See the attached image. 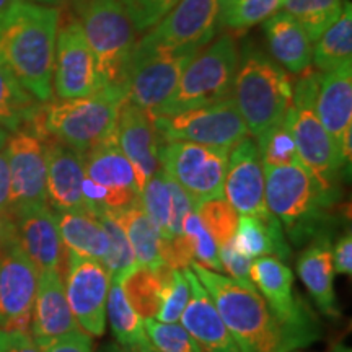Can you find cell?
I'll return each instance as SVG.
<instances>
[{
	"label": "cell",
	"mask_w": 352,
	"mask_h": 352,
	"mask_svg": "<svg viewBox=\"0 0 352 352\" xmlns=\"http://www.w3.org/2000/svg\"><path fill=\"white\" fill-rule=\"evenodd\" d=\"M59 10L15 0L0 15V65L43 103L52 96Z\"/></svg>",
	"instance_id": "cell-1"
},
{
	"label": "cell",
	"mask_w": 352,
	"mask_h": 352,
	"mask_svg": "<svg viewBox=\"0 0 352 352\" xmlns=\"http://www.w3.org/2000/svg\"><path fill=\"white\" fill-rule=\"evenodd\" d=\"M191 270L208 290L240 352H292L310 344L272 314L254 285L236 283L197 263Z\"/></svg>",
	"instance_id": "cell-2"
},
{
	"label": "cell",
	"mask_w": 352,
	"mask_h": 352,
	"mask_svg": "<svg viewBox=\"0 0 352 352\" xmlns=\"http://www.w3.org/2000/svg\"><path fill=\"white\" fill-rule=\"evenodd\" d=\"M126 98L127 87H103L82 98L38 104L23 127L43 142L57 140L83 155L116 135L118 116Z\"/></svg>",
	"instance_id": "cell-3"
},
{
	"label": "cell",
	"mask_w": 352,
	"mask_h": 352,
	"mask_svg": "<svg viewBox=\"0 0 352 352\" xmlns=\"http://www.w3.org/2000/svg\"><path fill=\"white\" fill-rule=\"evenodd\" d=\"M264 170L266 208L297 243L323 233V223L338 199L336 188L324 184L300 162Z\"/></svg>",
	"instance_id": "cell-4"
},
{
	"label": "cell",
	"mask_w": 352,
	"mask_h": 352,
	"mask_svg": "<svg viewBox=\"0 0 352 352\" xmlns=\"http://www.w3.org/2000/svg\"><path fill=\"white\" fill-rule=\"evenodd\" d=\"M287 72L261 51L245 52L233 80L232 98L253 138L279 126L292 103Z\"/></svg>",
	"instance_id": "cell-5"
},
{
	"label": "cell",
	"mask_w": 352,
	"mask_h": 352,
	"mask_svg": "<svg viewBox=\"0 0 352 352\" xmlns=\"http://www.w3.org/2000/svg\"><path fill=\"white\" fill-rule=\"evenodd\" d=\"M239 63L240 52L235 39L228 34L220 36L189 60L173 94L153 109L152 118L179 114L232 96Z\"/></svg>",
	"instance_id": "cell-6"
},
{
	"label": "cell",
	"mask_w": 352,
	"mask_h": 352,
	"mask_svg": "<svg viewBox=\"0 0 352 352\" xmlns=\"http://www.w3.org/2000/svg\"><path fill=\"white\" fill-rule=\"evenodd\" d=\"M321 76L323 74L316 69L303 70L302 77L294 83L292 103L283 124L296 142L298 162L324 184L336 188L338 175L344 166L336 144L315 113Z\"/></svg>",
	"instance_id": "cell-7"
},
{
	"label": "cell",
	"mask_w": 352,
	"mask_h": 352,
	"mask_svg": "<svg viewBox=\"0 0 352 352\" xmlns=\"http://www.w3.org/2000/svg\"><path fill=\"white\" fill-rule=\"evenodd\" d=\"M78 15L103 85L127 87V72L138 41L121 0H80Z\"/></svg>",
	"instance_id": "cell-8"
},
{
	"label": "cell",
	"mask_w": 352,
	"mask_h": 352,
	"mask_svg": "<svg viewBox=\"0 0 352 352\" xmlns=\"http://www.w3.org/2000/svg\"><path fill=\"white\" fill-rule=\"evenodd\" d=\"M153 124L160 142H191L227 151L248 135L232 96L179 114L157 116Z\"/></svg>",
	"instance_id": "cell-9"
},
{
	"label": "cell",
	"mask_w": 352,
	"mask_h": 352,
	"mask_svg": "<svg viewBox=\"0 0 352 352\" xmlns=\"http://www.w3.org/2000/svg\"><path fill=\"white\" fill-rule=\"evenodd\" d=\"M158 160L171 179L191 197L192 204L223 197L228 151L191 142H160Z\"/></svg>",
	"instance_id": "cell-10"
},
{
	"label": "cell",
	"mask_w": 352,
	"mask_h": 352,
	"mask_svg": "<svg viewBox=\"0 0 352 352\" xmlns=\"http://www.w3.org/2000/svg\"><path fill=\"white\" fill-rule=\"evenodd\" d=\"M196 50H171L135 43L127 72V100L152 113L178 85Z\"/></svg>",
	"instance_id": "cell-11"
},
{
	"label": "cell",
	"mask_w": 352,
	"mask_h": 352,
	"mask_svg": "<svg viewBox=\"0 0 352 352\" xmlns=\"http://www.w3.org/2000/svg\"><path fill=\"white\" fill-rule=\"evenodd\" d=\"M65 296L78 328L100 338L107 329V302L111 277L100 261L69 252L65 258Z\"/></svg>",
	"instance_id": "cell-12"
},
{
	"label": "cell",
	"mask_w": 352,
	"mask_h": 352,
	"mask_svg": "<svg viewBox=\"0 0 352 352\" xmlns=\"http://www.w3.org/2000/svg\"><path fill=\"white\" fill-rule=\"evenodd\" d=\"M39 271L19 241L0 250V329L30 333Z\"/></svg>",
	"instance_id": "cell-13"
},
{
	"label": "cell",
	"mask_w": 352,
	"mask_h": 352,
	"mask_svg": "<svg viewBox=\"0 0 352 352\" xmlns=\"http://www.w3.org/2000/svg\"><path fill=\"white\" fill-rule=\"evenodd\" d=\"M52 82L57 96L63 100L94 95L104 87L80 21L74 16L65 20L57 32Z\"/></svg>",
	"instance_id": "cell-14"
},
{
	"label": "cell",
	"mask_w": 352,
	"mask_h": 352,
	"mask_svg": "<svg viewBox=\"0 0 352 352\" xmlns=\"http://www.w3.org/2000/svg\"><path fill=\"white\" fill-rule=\"evenodd\" d=\"M252 283L266 300L277 318L285 327L300 334L308 342L320 336L318 324L311 316L308 307L294 292L292 270L274 256L258 258L252 264Z\"/></svg>",
	"instance_id": "cell-15"
},
{
	"label": "cell",
	"mask_w": 352,
	"mask_h": 352,
	"mask_svg": "<svg viewBox=\"0 0 352 352\" xmlns=\"http://www.w3.org/2000/svg\"><path fill=\"white\" fill-rule=\"evenodd\" d=\"M219 0H182L139 43L201 51L217 32Z\"/></svg>",
	"instance_id": "cell-16"
},
{
	"label": "cell",
	"mask_w": 352,
	"mask_h": 352,
	"mask_svg": "<svg viewBox=\"0 0 352 352\" xmlns=\"http://www.w3.org/2000/svg\"><path fill=\"white\" fill-rule=\"evenodd\" d=\"M6 152L10 168V210L47 204L46 145L26 127L8 135Z\"/></svg>",
	"instance_id": "cell-17"
},
{
	"label": "cell",
	"mask_w": 352,
	"mask_h": 352,
	"mask_svg": "<svg viewBox=\"0 0 352 352\" xmlns=\"http://www.w3.org/2000/svg\"><path fill=\"white\" fill-rule=\"evenodd\" d=\"M223 196L240 215L263 217L270 214L264 201V170L258 144L248 135L233 145L228 155Z\"/></svg>",
	"instance_id": "cell-18"
},
{
	"label": "cell",
	"mask_w": 352,
	"mask_h": 352,
	"mask_svg": "<svg viewBox=\"0 0 352 352\" xmlns=\"http://www.w3.org/2000/svg\"><path fill=\"white\" fill-rule=\"evenodd\" d=\"M16 240L39 272L57 271L64 276L67 248L60 239L56 212L47 204L12 210Z\"/></svg>",
	"instance_id": "cell-19"
},
{
	"label": "cell",
	"mask_w": 352,
	"mask_h": 352,
	"mask_svg": "<svg viewBox=\"0 0 352 352\" xmlns=\"http://www.w3.org/2000/svg\"><path fill=\"white\" fill-rule=\"evenodd\" d=\"M85 176L108 189L107 210H121L140 202L134 168L118 145L116 135L82 155Z\"/></svg>",
	"instance_id": "cell-20"
},
{
	"label": "cell",
	"mask_w": 352,
	"mask_h": 352,
	"mask_svg": "<svg viewBox=\"0 0 352 352\" xmlns=\"http://www.w3.org/2000/svg\"><path fill=\"white\" fill-rule=\"evenodd\" d=\"M116 140L120 148L134 168L139 191L160 168L158 140L152 114L138 104L124 100L116 124Z\"/></svg>",
	"instance_id": "cell-21"
},
{
	"label": "cell",
	"mask_w": 352,
	"mask_h": 352,
	"mask_svg": "<svg viewBox=\"0 0 352 352\" xmlns=\"http://www.w3.org/2000/svg\"><path fill=\"white\" fill-rule=\"evenodd\" d=\"M76 329L80 328L69 307L64 276L57 271L39 272L32 328H30L33 341L39 347H44L47 342Z\"/></svg>",
	"instance_id": "cell-22"
},
{
	"label": "cell",
	"mask_w": 352,
	"mask_h": 352,
	"mask_svg": "<svg viewBox=\"0 0 352 352\" xmlns=\"http://www.w3.org/2000/svg\"><path fill=\"white\" fill-rule=\"evenodd\" d=\"M183 272L191 287V297L179 318L182 327L202 352H240L208 290L202 287L192 270L184 267Z\"/></svg>",
	"instance_id": "cell-23"
},
{
	"label": "cell",
	"mask_w": 352,
	"mask_h": 352,
	"mask_svg": "<svg viewBox=\"0 0 352 352\" xmlns=\"http://www.w3.org/2000/svg\"><path fill=\"white\" fill-rule=\"evenodd\" d=\"M46 197L59 210L85 209L82 183L85 178L82 155L57 140H46Z\"/></svg>",
	"instance_id": "cell-24"
},
{
	"label": "cell",
	"mask_w": 352,
	"mask_h": 352,
	"mask_svg": "<svg viewBox=\"0 0 352 352\" xmlns=\"http://www.w3.org/2000/svg\"><path fill=\"white\" fill-rule=\"evenodd\" d=\"M315 113L341 155L346 135L352 132V64L321 76Z\"/></svg>",
	"instance_id": "cell-25"
},
{
	"label": "cell",
	"mask_w": 352,
	"mask_h": 352,
	"mask_svg": "<svg viewBox=\"0 0 352 352\" xmlns=\"http://www.w3.org/2000/svg\"><path fill=\"white\" fill-rule=\"evenodd\" d=\"M297 274L324 315H340L334 294L333 243L328 233L316 235L303 250L297 259Z\"/></svg>",
	"instance_id": "cell-26"
},
{
	"label": "cell",
	"mask_w": 352,
	"mask_h": 352,
	"mask_svg": "<svg viewBox=\"0 0 352 352\" xmlns=\"http://www.w3.org/2000/svg\"><path fill=\"white\" fill-rule=\"evenodd\" d=\"M264 34L272 57L290 74H302L311 65L310 38L305 30L287 13H276L270 20L264 21Z\"/></svg>",
	"instance_id": "cell-27"
},
{
	"label": "cell",
	"mask_w": 352,
	"mask_h": 352,
	"mask_svg": "<svg viewBox=\"0 0 352 352\" xmlns=\"http://www.w3.org/2000/svg\"><path fill=\"white\" fill-rule=\"evenodd\" d=\"M233 243L248 258L274 256L280 261L290 258L283 226L271 212L263 217L240 215Z\"/></svg>",
	"instance_id": "cell-28"
},
{
	"label": "cell",
	"mask_w": 352,
	"mask_h": 352,
	"mask_svg": "<svg viewBox=\"0 0 352 352\" xmlns=\"http://www.w3.org/2000/svg\"><path fill=\"white\" fill-rule=\"evenodd\" d=\"M56 219L60 239L69 252L103 263L108 252V235L95 214L85 209L59 210Z\"/></svg>",
	"instance_id": "cell-29"
},
{
	"label": "cell",
	"mask_w": 352,
	"mask_h": 352,
	"mask_svg": "<svg viewBox=\"0 0 352 352\" xmlns=\"http://www.w3.org/2000/svg\"><path fill=\"white\" fill-rule=\"evenodd\" d=\"M124 230L138 266L158 270L165 266L164 248L166 239L144 212L140 202L121 210H109Z\"/></svg>",
	"instance_id": "cell-30"
},
{
	"label": "cell",
	"mask_w": 352,
	"mask_h": 352,
	"mask_svg": "<svg viewBox=\"0 0 352 352\" xmlns=\"http://www.w3.org/2000/svg\"><path fill=\"white\" fill-rule=\"evenodd\" d=\"M171 267L162 266L158 270H148L144 266H135L129 274L122 277L121 289L124 292L131 307L142 320L155 318L160 310L166 280Z\"/></svg>",
	"instance_id": "cell-31"
},
{
	"label": "cell",
	"mask_w": 352,
	"mask_h": 352,
	"mask_svg": "<svg viewBox=\"0 0 352 352\" xmlns=\"http://www.w3.org/2000/svg\"><path fill=\"white\" fill-rule=\"evenodd\" d=\"M107 315L118 344L127 352H148L153 347L144 329V321L131 307L120 283L109 285Z\"/></svg>",
	"instance_id": "cell-32"
},
{
	"label": "cell",
	"mask_w": 352,
	"mask_h": 352,
	"mask_svg": "<svg viewBox=\"0 0 352 352\" xmlns=\"http://www.w3.org/2000/svg\"><path fill=\"white\" fill-rule=\"evenodd\" d=\"M316 70L331 72L346 64H352V7L347 2L334 23L321 34L311 54Z\"/></svg>",
	"instance_id": "cell-33"
},
{
	"label": "cell",
	"mask_w": 352,
	"mask_h": 352,
	"mask_svg": "<svg viewBox=\"0 0 352 352\" xmlns=\"http://www.w3.org/2000/svg\"><path fill=\"white\" fill-rule=\"evenodd\" d=\"M285 13L305 30L311 43H316L334 21L340 19L342 0H284Z\"/></svg>",
	"instance_id": "cell-34"
},
{
	"label": "cell",
	"mask_w": 352,
	"mask_h": 352,
	"mask_svg": "<svg viewBox=\"0 0 352 352\" xmlns=\"http://www.w3.org/2000/svg\"><path fill=\"white\" fill-rule=\"evenodd\" d=\"M36 108L33 95L0 65V126L7 131H19L32 120Z\"/></svg>",
	"instance_id": "cell-35"
},
{
	"label": "cell",
	"mask_w": 352,
	"mask_h": 352,
	"mask_svg": "<svg viewBox=\"0 0 352 352\" xmlns=\"http://www.w3.org/2000/svg\"><path fill=\"white\" fill-rule=\"evenodd\" d=\"M96 217H98L101 226H103L104 232L108 235V252L101 264L108 271L113 283H121L122 277L129 274L138 266L129 240H127L120 222H118L116 217L109 210L96 214Z\"/></svg>",
	"instance_id": "cell-36"
},
{
	"label": "cell",
	"mask_w": 352,
	"mask_h": 352,
	"mask_svg": "<svg viewBox=\"0 0 352 352\" xmlns=\"http://www.w3.org/2000/svg\"><path fill=\"white\" fill-rule=\"evenodd\" d=\"M284 6V0H235L219 13L217 25L232 32L243 33L254 25L270 20Z\"/></svg>",
	"instance_id": "cell-37"
},
{
	"label": "cell",
	"mask_w": 352,
	"mask_h": 352,
	"mask_svg": "<svg viewBox=\"0 0 352 352\" xmlns=\"http://www.w3.org/2000/svg\"><path fill=\"white\" fill-rule=\"evenodd\" d=\"M140 206L151 222L160 230L162 236L168 240L170 219H171V195L168 188V176L164 170H158L155 175L144 184L140 191Z\"/></svg>",
	"instance_id": "cell-38"
},
{
	"label": "cell",
	"mask_w": 352,
	"mask_h": 352,
	"mask_svg": "<svg viewBox=\"0 0 352 352\" xmlns=\"http://www.w3.org/2000/svg\"><path fill=\"white\" fill-rule=\"evenodd\" d=\"M256 144L263 168H277L298 162L296 142L283 122L259 135Z\"/></svg>",
	"instance_id": "cell-39"
},
{
	"label": "cell",
	"mask_w": 352,
	"mask_h": 352,
	"mask_svg": "<svg viewBox=\"0 0 352 352\" xmlns=\"http://www.w3.org/2000/svg\"><path fill=\"white\" fill-rule=\"evenodd\" d=\"M196 214L199 215L202 226L210 233L215 243L222 246L228 240L233 239L239 222V214L230 208V204L223 199H210L201 202L195 208Z\"/></svg>",
	"instance_id": "cell-40"
},
{
	"label": "cell",
	"mask_w": 352,
	"mask_h": 352,
	"mask_svg": "<svg viewBox=\"0 0 352 352\" xmlns=\"http://www.w3.org/2000/svg\"><path fill=\"white\" fill-rule=\"evenodd\" d=\"M152 347L158 352H202L191 334L182 324L162 323L153 318L142 320Z\"/></svg>",
	"instance_id": "cell-41"
},
{
	"label": "cell",
	"mask_w": 352,
	"mask_h": 352,
	"mask_svg": "<svg viewBox=\"0 0 352 352\" xmlns=\"http://www.w3.org/2000/svg\"><path fill=\"white\" fill-rule=\"evenodd\" d=\"M183 233L191 239L192 246H195V259H197L195 263L208 267L210 271L222 272L217 243H215L212 236H210V233L206 230V227L202 226L196 210H192V212L184 219Z\"/></svg>",
	"instance_id": "cell-42"
},
{
	"label": "cell",
	"mask_w": 352,
	"mask_h": 352,
	"mask_svg": "<svg viewBox=\"0 0 352 352\" xmlns=\"http://www.w3.org/2000/svg\"><path fill=\"white\" fill-rule=\"evenodd\" d=\"M189 297H191V287L184 276L183 270L171 267L168 280H166L164 300H162L160 310L157 314V321L162 323H176L182 318L183 310L186 308Z\"/></svg>",
	"instance_id": "cell-43"
},
{
	"label": "cell",
	"mask_w": 352,
	"mask_h": 352,
	"mask_svg": "<svg viewBox=\"0 0 352 352\" xmlns=\"http://www.w3.org/2000/svg\"><path fill=\"white\" fill-rule=\"evenodd\" d=\"M182 0H121L135 32H148Z\"/></svg>",
	"instance_id": "cell-44"
},
{
	"label": "cell",
	"mask_w": 352,
	"mask_h": 352,
	"mask_svg": "<svg viewBox=\"0 0 352 352\" xmlns=\"http://www.w3.org/2000/svg\"><path fill=\"white\" fill-rule=\"evenodd\" d=\"M219 258L220 264H222V271L228 272L230 279L245 285H253L252 276H250L253 264L252 258L239 252V248L233 243V239L219 246Z\"/></svg>",
	"instance_id": "cell-45"
},
{
	"label": "cell",
	"mask_w": 352,
	"mask_h": 352,
	"mask_svg": "<svg viewBox=\"0 0 352 352\" xmlns=\"http://www.w3.org/2000/svg\"><path fill=\"white\" fill-rule=\"evenodd\" d=\"M43 352H94V340L82 329L64 334L41 347Z\"/></svg>",
	"instance_id": "cell-46"
},
{
	"label": "cell",
	"mask_w": 352,
	"mask_h": 352,
	"mask_svg": "<svg viewBox=\"0 0 352 352\" xmlns=\"http://www.w3.org/2000/svg\"><path fill=\"white\" fill-rule=\"evenodd\" d=\"M0 352H43L30 333L2 331L0 329Z\"/></svg>",
	"instance_id": "cell-47"
},
{
	"label": "cell",
	"mask_w": 352,
	"mask_h": 352,
	"mask_svg": "<svg viewBox=\"0 0 352 352\" xmlns=\"http://www.w3.org/2000/svg\"><path fill=\"white\" fill-rule=\"evenodd\" d=\"M333 267L338 274L352 272V236L347 232L333 246Z\"/></svg>",
	"instance_id": "cell-48"
},
{
	"label": "cell",
	"mask_w": 352,
	"mask_h": 352,
	"mask_svg": "<svg viewBox=\"0 0 352 352\" xmlns=\"http://www.w3.org/2000/svg\"><path fill=\"white\" fill-rule=\"evenodd\" d=\"M0 210H10V168L6 147L0 151Z\"/></svg>",
	"instance_id": "cell-49"
},
{
	"label": "cell",
	"mask_w": 352,
	"mask_h": 352,
	"mask_svg": "<svg viewBox=\"0 0 352 352\" xmlns=\"http://www.w3.org/2000/svg\"><path fill=\"white\" fill-rule=\"evenodd\" d=\"M16 240V226L12 210H0V250L15 243Z\"/></svg>",
	"instance_id": "cell-50"
},
{
	"label": "cell",
	"mask_w": 352,
	"mask_h": 352,
	"mask_svg": "<svg viewBox=\"0 0 352 352\" xmlns=\"http://www.w3.org/2000/svg\"><path fill=\"white\" fill-rule=\"evenodd\" d=\"M100 352H127L124 347H121L118 342H109V344L101 347Z\"/></svg>",
	"instance_id": "cell-51"
},
{
	"label": "cell",
	"mask_w": 352,
	"mask_h": 352,
	"mask_svg": "<svg viewBox=\"0 0 352 352\" xmlns=\"http://www.w3.org/2000/svg\"><path fill=\"white\" fill-rule=\"evenodd\" d=\"M7 140H8V131L6 129V127L0 126V151H2V148L6 147Z\"/></svg>",
	"instance_id": "cell-52"
},
{
	"label": "cell",
	"mask_w": 352,
	"mask_h": 352,
	"mask_svg": "<svg viewBox=\"0 0 352 352\" xmlns=\"http://www.w3.org/2000/svg\"><path fill=\"white\" fill-rule=\"evenodd\" d=\"M235 0H219V13H222L227 7H230Z\"/></svg>",
	"instance_id": "cell-53"
},
{
	"label": "cell",
	"mask_w": 352,
	"mask_h": 352,
	"mask_svg": "<svg viewBox=\"0 0 352 352\" xmlns=\"http://www.w3.org/2000/svg\"><path fill=\"white\" fill-rule=\"evenodd\" d=\"M28 2H33V3H44V6H54V3H59L63 2V0H28Z\"/></svg>",
	"instance_id": "cell-54"
},
{
	"label": "cell",
	"mask_w": 352,
	"mask_h": 352,
	"mask_svg": "<svg viewBox=\"0 0 352 352\" xmlns=\"http://www.w3.org/2000/svg\"><path fill=\"white\" fill-rule=\"evenodd\" d=\"M13 2H15V0H0V15H2V13L6 12Z\"/></svg>",
	"instance_id": "cell-55"
},
{
	"label": "cell",
	"mask_w": 352,
	"mask_h": 352,
	"mask_svg": "<svg viewBox=\"0 0 352 352\" xmlns=\"http://www.w3.org/2000/svg\"><path fill=\"white\" fill-rule=\"evenodd\" d=\"M329 352H351V349H349V347H346V346H338V347H334V349L329 351Z\"/></svg>",
	"instance_id": "cell-56"
},
{
	"label": "cell",
	"mask_w": 352,
	"mask_h": 352,
	"mask_svg": "<svg viewBox=\"0 0 352 352\" xmlns=\"http://www.w3.org/2000/svg\"><path fill=\"white\" fill-rule=\"evenodd\" d=\"M148 352H158V351H155V349H152V351H148Z\"/></svg>",
	"instance_id": "cell-57"
}]
</instances>
